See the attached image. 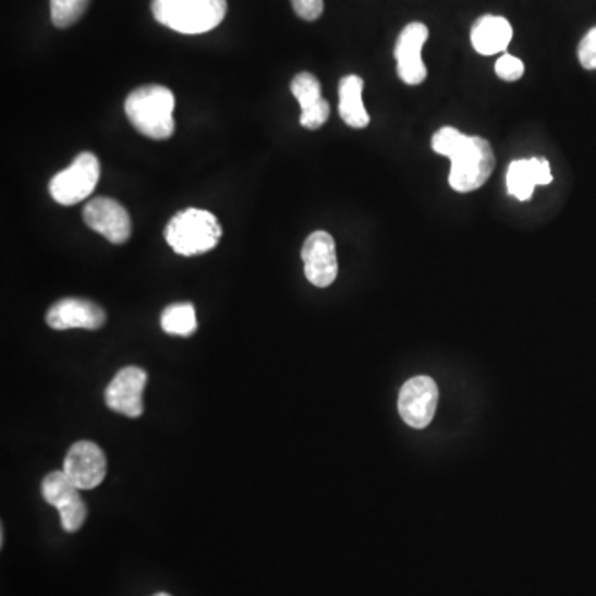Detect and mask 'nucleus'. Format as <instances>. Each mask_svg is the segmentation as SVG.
Segmentation results:
<instances>
[{
	"label": "nucleus",
	"mask_w": 596,
	"mask_h": 596,
	"mask_svg": "<svg viewBox=\"0 0 596 596\" xmlns=\"http://www.w3.org/2000/svg\"><path fill=\"white\" fill-rule=\"evenodd\" d=\"M63 473L80 490H92L107 477V458L100 446L92 441H78L69 449Z\"/></svg>",
	"instance_id": "obj_8"
},
{
	"label": "nucleus",
	"mask_w": 596,
	"mask_h": 596,
	"mask_svg": "<svg viewBox=\"0 0 596 596\" xmlns=\"http://www.w3.org/2000/svg\"><path fill=\"white\" fill-rule=\"evenodd\" d=\"M88 228L104 235L111 244H124L132 235V219L118 200L95 197L83 209Z\"/></svg>",
	"instance_id": "obj_10"
},
{
	"label": "nucleus",
	"mask_w": 596,
	"mask_h": 596,
	"mask_svg": "<svg viewBox=\"0 0 596 596\" xmlns=\"http://www.w3.org/2000/svg\"><path fill=\"white\" fill-rule=\"evenodd\" d=\"M153 596H171V595H168V593H156V595H153Z\"/></svg>",
	"instance_id": "obj_23"
},
{
	"label": "nucleus",
	"mask_w": 596,
	"mask_h": 596,
	"mask_svg": "<svg viewBox=\"0 0 596 596\" xmlns=\"http://www.w3.org/2000/svg\"><path fill=\"white\" fill-rule=\"evenodd\" d=\"M554 181L550 162L545 158L518 159L510 162L507 171V191L519 200H528L537 186Z\"/></svg>",
	"instance_id": "obj_15"
},
{
	"label": "nucleus",
	"mask_w": 596,
	"mask_h": 596,
	"mask_svg": "<svg viewBox=\"0 0 596 596\" xmlns=\"http://www.w3.org/2000/svg\"><path fill=\"white\" fill-rule=\"evenodd\" d=\"M428 37V27L421 24V22H411L401 31L400 37H398L397 49H394L398 75L411 87L421 85L428 75V70H426L423 57H421Z\"/></svg>",
	"instance_id": "obj_11"
},
{
	"label": "nucleus",
	"mask_w": 596,
	"mask_h": 596,
	"mask_svg": "<svg viewBox=\"0 0 596 596\" xmlns=\"http://www.w3.org/2000/svg\"><path fill=\"white\" fill-rule=\"evenodd\" d=\"M100 180V161L94 153H80L69 168L50 181V194L62 206L87 199Z\"/></svg>",
	"instance_id": "obj_5"
},
{
	"label": "nucleus",
	"mask_w": 596,
	"mask_h": 596,
	"mask_svg": "<svg viewBox=\"0 0 596 596\" xmlns=\"http://www.w3.org/2000/svg\"><path fill=\"white\" fill-rule=\"evenodd\" d=\"M222 228L209 210L184 209L166 226L165 238L177 254L184 257L206 254L221 241Z\"/></svg>",
	"instance_id": "obj_4"
},
{
	"label": "nucleus",
	"mask_w": 596,
	"mask_h": 596,
	"mask_svg": "<svg viewBox=\"0 0 596 596\" xmlns=\"http://www.w3.org/2000/svg\"><path fill=\"white\" fill-rule=\"evenodd\" d=\"M153 15L159 24L180 34H206L228 14L226 0H153Z\"/></svg>",
	"instance_id": "obj_3"
},
{
	"label": "nucleus",
	"mask_w": 596,
	"mask_h": 596,
	"mask_svg": "<svg viewBox=\"0 0 596 596\" xmlns=\"http://www.w3.org/2000/svg\"><path fill=\"white\" fill-rule=\"evenodd\" d=\"M438 385L429 376H416L401 388L398 410L411 428L423 429L431 423L438 408Z\"/></svg>",
	"instance_id": "obj_7"
},
{
	"label": "nucleus",
	"mask_w": 596,
	"mask_h": 596,
	"mask_svg": "<svg viewBox=\"0 0 596 596\" xmlns=\"http://www.w3.org/2000/svg\"><path fill=\"white\" fill-rule=\"evenodd\" d=\"M579 60L583 69L596 70V27H593L580 41Z\"/></svg>",
	"instance_id": "obj_21"
},
{
	"label": "nucleus",
	"mask_w": 596,
	"mask_h": 596,
	"mask_svg": "<svg viewBox=\"0 0 596 596\" xmlns=\"http://www.w3.org/2000/svg\"><path fill=\"white\" fill-rule=\"evenodd\" d=\"M305 276L318 289L331 285L338 276L337 245L328 232L317 231L308 235L302 248Z\"/></svg>",
	"instance_id": "obj_12"
},
{
	"label": "nucleus",
	"mask_w": 596,
	"mask_h": 596,
	"mask_svg": "<svg viewBox=\"0 0 596 596\" xmlns=\"http://www.w3.org/2000/svg\"><path fill=\"white\" fill-rule=\"evenodd\" d=\"M525 65L518 57L506 56L500 57L496 62V73L499 78L506 80V82H518L522 75H524Z\"/></svg>",
	"instance_id": "obj_20"
},
{
	"label": "nucleus",
	"mask_w": 596,
	"mask_h": 596,
	"mask_svg": "<svg viewBox=\"0 0 596 596\" xmlns=\"http://www.w3.org/2000/svg\"><path fill=\"white\" fill-rule=\"evenodd\" d=\"M161 327L166 333L191 337L197 328L196 308L193 304L169 305L162 312Z\"/></svg>",
	"instance_id": "obj_18"
},
{
	"label": "nucleus",
	"mask_w": 596,
	"mask_h": 596,
	"mask_svg": "<svg viewBox=\"0 0 596 596\" xmlns=\"http://www.w3.org/2000/svg\"><path fill=\"white\" fill-rule=\"evenodd\" d=\"M362 94L363 80L358 75L343 76L338 85V97H340L338 111L342 120L355 130H362L369 124V114L363 105Z\"/></svg>",
	"instance_id": "obj_17"
},
{
	"label": "nucleus",
	"mask_w": 596,
	"mask_h": 596,
	"mask_svg": "<svg viewBox=\"0 0 596 596\" xmlns=\"http://www.w3.org/2000/svg\"><path fill=\"white\" fill-rule=\"evenodd\" d=\"M433 149L451 158L449 184L458 193L479 190L492 174L496 158L487 139L467 136L455 127L445 126L433 136Z\"/></svg>",
	"instance_id": "obj_1"
},
{
	"label": "nucleus",
	"mask_w": 596,
	"mask_h": 596,
	"mask_svg": "<svg viewBox=\"0 0 596 596\" xmlns=\"http://www.w3.org/2000/svg\"><path fill=\"white\" fill-rule=\"evenodd\" d=\"M41 496L59 510L60 521L66 532H76L87 521V506L80 489L63 471H56L41 481Z\"/></svg>",
	"instance_id": "obj_6"
},
{
	"label": "nucleus",
	"mask_w": 596,
	"mask_h": 596,
	"mask_svg": "<svg viewBox=\"0 0 596 596\" xmlns=\"http://www.w3.org/2000/svg\"><path fill=\"white\" fill-rule=\"evenodd\" d=\"M512 25L499 15H483L471 28V41L481 56H496L503 52L512 40Z\"/></svg>",
	"instance_id": "obj_16"
},
{
	"label": "nucleus",
	"mask_w": 596,
	"mask_h": 596,
	"mask_svg": "<svg viewBox=\"0 0 596 596\" xmlns=\"http://www.w3.org/2000/svg\"><path fill=\"white\" fill-rule=\"evenodd\" d=\"M146 381H148V375L138 366H126L120 369L105 390V403L111 411L123 416H142Z\"/></svg>",
	"instance_id": "obj_9"
},
{
	"label": "nucleus",
	"mask_w": 596,
	"mask_h": 596,
	"mask_svg": "<svg viewBox=\"0 0 596 596\" xmlns=\"http://www.w3.org/2000/svg\"><path fill=\"white\" fill-rule=\"evenodd\" d=\"M46 321L53 330H98L107 321V314L95 302L85 299H63L47 312Z\"/></svg>",
	"instance_id": "obj_13"
},
{
	"label": "nucleus",
	"mask_w": 596,
	"mask_h": 596,
	"mask_svg": "<svg viewBox=\"0 0 596 596\" xmlns=\"http://www.w3.org/2000/svg\"><path fill=\"white\" fill-rule=\"evenodd\" d=\"M90 0H50V15L56 27L66 28L76 24L87 12Z\"/></svg>",
	"instance_id": "obj_19"
},
{
	"label": "nucleus",
	"mask_w": 596,
	"mask_h": 596,
	"mask_svg": "<svg viewBox=\"0 0 596 596\" xmlns=\"http://www.w3.org/2000/svg\"><path fill=\"white\" fill-rule=\"evenodd\" d=\"M292 8L299 17L314 22L324 14V0H292Z\"/></svg>",
	"instance_id": "obj_22"
},
{
	"label": "nucleus",
	"mask_w": 596,
	"mask_h": 596,
	"mask_svg": "<svg viewBox=\"0 0 596 596\" xmlns=\"http://www.w3.org/2000/svg\"><path fill=\"white\" fill-rule=\"evenodd\" d=\"M293 97L301 104V124L307 130H318L330 117V105L321 97L320 82L312 73H299L292 80Z\"/></svg>",
	"instance_id": "obj_14"
},
{
	"label": "nucleus",
	"mask_w": 596,
	"mask_h": 596,
	"mask_svg": "<svg viewBox=\"0 0 596 596\" xmlns=\"http://www.w3.org/2000/svg\"><path fill=\"white\" fill-rule=\"evenodd\" d=\"M174 95L161 85L136 88L124 101V113L136 132L151 139H168L174 133Z\"/></svg>",
	"instance_id": "obj_2"
}]
</instances>
